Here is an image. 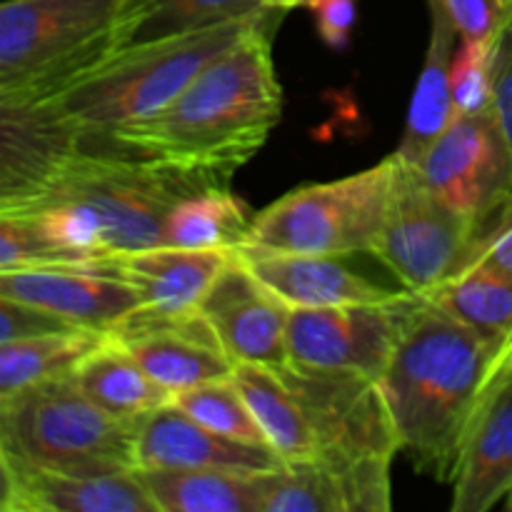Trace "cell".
I'll use <instances>...</instances> for the list:
<instances>
[{"mask_svg": "<svg viewBox=\"0 0 512 512\" xmlns=\"http://www.w3.org/2000/svg\"><path fill=\"white\" fill-rule=\"evenodd\" d=\"M285 10H270L233 48L205 65L175 100L123 125L108 143L213 185H230L263 150L283 113L273 35Z\"/></svg>", "mask_w": 512, "mask_h": 512, "instance_id": "cell-1", "label": "cell"}, {"mask_svg": "<svg viewBox=\"0 0 512 512\" xmlns=\"http://www.w3.org/2000/svg\"><path fill=\"white\" fill-rule=\"evenodd\" d=\"M208 185L140 155L83 145L43 188L0 203V215L35 220L60 248L90 263L163 245L173 205Z\"/></svg>", "mask_w": 512, "mask_h": 512, "instance_id": "cell-2", "label": "cell"}, {"mask_svg": "<svg viewBox=\"0 0 512 512\" xmlns=\"http://www.w3.org/2000/svg\"><path fill=\"white\" fill-rule=\"evenodd\" d=\"M498 355V345L418 300L378 388L398 448L420 473L453 483L465 430Z\"/></svg>", "mask_w": 512, "mask_h": 512, "instance_id": "cell-3", "label": "cell"}, {"mask_svg": "<svg viewBox=\"0 0 512 512\" xmlns=\"http://www.w3.org/2000/svg\"><path fill=\"white\" fill-rule=\"evenodd\" d=\"M145 0H3L0 95L58 100L140 38Z\"/></svg>", "mask_w": 512, "mask_h": 512, "instance_id": "cell-4", "label": "cell"}, {"mask_svg": "<svg viewBox=\"0 0 512 512\" xmlns=\"http://www.w3.org/2000/svg\"><path fill=\"white\" fill-rule=\"evenodd\" d=\"M273 8L183 33L140 38L113 60L60 95V105L83 133L85 145L108 143L123 125L143 120L178 98L185 85L233 48Z\"/></svg>", "mask_w": 512, "mask_h": 512, "instance_id": "cell-5", "label": "cell"}, {"mask_svg": "<svg viewBox=\"0 0 512 512\" xmlns=\"http://www.w3.org/2000/svg\"><path fill=\"white\" fill-rule=\"evenodd\" d=\"M295 390L313 438V460L343 483L350 512L390 510V465L398 453L378 380L278 365Z\"/></svg>", "mask_w": 512, "mask_h": 512, "instance_id": "cell-6", "label": "cell"}, {"mask_svg": "<svg viewBox=\"0 0 512 512\" xmlns=\"http://www.w3.org/2000/svg\"><path fill=\"white\" fill-rule=\"evenodd\" d=\"M0 440L25 468L58 473L135 468L133 428L100 410L70 375L0 403Z\"/></svg>", "mask_w": 512, "mask_h": 512, "instance_id": "cell-7", "label": "cell"}, {"mask_svg": "<svg viewBox=\"0 0 512 512\" xmlns=\"http://www.w3.org/2000/svg\"><path fill=\"white\" fill-rule=\"evenodd\" d=\"M395 158L328 183L290 190L253 215L240 245L348 258L375 248L393 190Z\"/></svg>", "mask_w": 512, "mask_h": 512, "instance_id": "cell-8", "label": "cell"}, {"mask_svg": "<svg viewBox=\"0 0 512 512\" xmlns=\"http://www.w3.org/2000/svg\"><path fill=\"white\" fill-rule=\"evenodd\" d=\"M478 230L480 223L428 188L418 165L395 158L388 215L370 255L403 283V290L423 295L463 268Z\"/></svg>", "mask_w": 512, "mask_h": 512, "instance_id": "cell-9", "label": "cell"}, {"mask_svg": "<svg viewBox=\"0 0 512 512\" xmlns=\"http://www.w3.org/2000/svg\"><path fill=\"white\" fill-rule=\"evenodd\" d=\"M418 300L405 293L388 303L290 308L288 363L378 380Z\"/></svg>", "mask_w": 512, "mask_h": 512, "instance_id": "cell-10", "label": "cell"}, {"mask_svg": "<svg viewBox=\"0 0 512 512\" xmlns=\"http://www.w3.org/2000/svg\"><path fill=\"white\" fill-rule=\"evenodd\" d=\"M428 188L483 223L512 195V148L495 108L458 113L418 163Z\"/></svg>", "mask_w": 512, "mask_h": 512, "instance_id": "cell-11", "label": "cell"}, {"mask_svg": "<svg viewBox=\"0 0 512 512\" xmlns=\"http://www.w3.org/2000/svg\"><path fill=\"white\" fill-rule=\"evenodd\" d=\"M0 295L100 333H113L140 310L135 288L108 260L0 270Z\"/></svg>", "mask_w": 512, "mask_h": 512, "instance_id": "cell-12", "label": "cell"}, {"mask_svg": "<svg viewBox=\"0 0 512 512\" xmlns=\"http://www.w3.org/2000/svg\"><path fill=\"white\" fill-rule=\"evenodd\" d=\"M512 490V343L500 348L453 475V512H488Z\"/></svg>", "mask_w": 512, "mask_h": 512, "instance_id": "cell-13", "label": "cell"}, {"mask_svg": "<svg viewBox=\"0 0 512 512\" xmlns=\"http://www.w3.org/2000/svg\"><path fill=\"white\" fill-rule=\"evenodd\" d=\"M200 315L218 335L225 355L235 365L288 363V318L285 305L273 290L265 288L233 250L230 263L210 285Z\"/></svg>", "mask_w": 512, "mask_h": 512, "instance_id": "cell-14", "label": "cell"}, {"mask_svg": "<svg viewBox=\"0 0 512 512\" xmlns=\"http://www.w3.org/2000/svg\"><path fill=\"white\" fill-rule=\"evenodd\" d=\"M110 335L170 395L210 380L230 378L235 370L218 335L200 313L160 318L138 310Z\"/></svg>", "mask_w": 512, "mask_h": 512, "instance_id": "cell-15", "label": "cell"}, {"mask_svg": "<svg viewBox=\"0 0 512 512\" xmlns=\"http://www.w3.org/2000/svg\"><path fill=\"white\" fill-rule=\"evenodd\" d=\"M83 145L60 100L0 95V203L43 188Z\"/></svg>", "mask_w": 512, "mask_h": 512, "instance_id": "cell-16", "label": "cell"}, {"mask_svg": "<svg viewBox=\"0 0 512 512\" xmlns=\"http://www.w3.org/2000/svg\"><path fill=\"white\" fill-rule=\"evenodd\" d=\"M135 468L143 470H225L258 475L283 465L265 445L230 440L190 418L170 400L133 428Z\"/></svg>", "mask_w": 512, "mask_h": 512, "instance_id": "cell-17", "label": "cell"}, {"mask_svg": "<svg viewBox=\"0 0 512 512\" xmlns=\"http://www.w3.org/2000/svg\"><path fill=\"white\" fill-rule=\"evenodd\" d=\"M235 255L265 288L273 290L290 308L388 303L408 293V290L398 293L375 285L373 280L350 270L333 255L283 253V250L250 248V245H238Z\"/></svg>", "mask_w": 512, "mask_h": 512, "instance_id": "cell-18", "label": "cell"}, {"mask_svg": "<svg viewBox=\"0 0 512 512\" xmlns=\"http://www.w3.org/2000/svg\"><path fill=\"white\" fill-rule=\"evenodd\" d=\"M233 250H185L158 245L108 258L133 285L140 310L160 318L200 313L210 285L230 263Z\"/></svg>", "mask_w": 512, "mask_h": 512, "instance_id": "cell-19", "label": "cell"}, {"mask_svg": "<svg viewBox=\"0 0 512 512\" xmlns=\"http://www.w3.org/2000/svg\"><path fill=\"white\" fill-rule=\"evenodd\" d=\"M20 512H160L138 468L58 473L15 463Z\"/></svg>", "mask_w": 512, "mask_h": 512, "instance_id": "cell-20", "label": "cell"}, {"mask_svg": "<svg viewBox=\"0 0 512 512\" xmlns=\"http://www.w3.org/2000/svg\"><path fill=\"white\" fill-rule=\"evenodd\" d=\"M428 5L430 43L428 50H425L418 83H415L413 100H410L403 140H400L398 150L393 153L395 158L413 165L420 163L430 143L455 118L453 90H450V63H453V53L460 35L453 28L448 15H445V10L435 0H428Z\"/></svg>", "mask_w": 512, "mask_h": 512, "instance_id": "cell-21", "label": "cell"}, {"mask_svg": "<svg viewBox=\"0 0 512 512\" xmlns=\"http://www.w3.org/2000/svg\"><path fill=\"white\" fill-rule=\"evenodd\" d=\"M70 378L100 410L130 428L173 400L110 333L75 365Z\"/></svg>", "mask_w": 512, "mask_h": 512, "instance_id": "cell-22", "label": "cell"}, {"mask_svg": "<svg viewBox=\"0 0 512 512\" xmlns=\"http://www.w3.org/2000/svg\"><path fill=\"white\" fill-rule=\"evenodd\" d=\"M108 333L90 328H68L35 333L0 343V403L13 400L48 380L63 378L103 343Z\"/></svg>", "mask_w": 512, "mask_h": 512, "instance_id": "cell-23", "label": "cell"}, {"mask_svg": "<svg viewBox=\"0 0 512 512\" xmlns=\"http://www.w3.org/2000/svg\"><path fill=\"white\" fill-rule=\"evenodd\" d=\"M235 385L243 393L255 423L283 463L313 460V438L300 400L278 368L240 363L233 370Z\"/></svg>", "mask_w": 512, "mask_h": 512, "instance_id": "cell-24", "label": "cell"}, {"mask_svg": "<svg viewBox=\"0 0 512 512\" xmlns=\"http://www.w3.org/2000/svg\"><path fill=\"white\" fill-rule=\"evenodd\" d=\"M473 333L503 348L512 335V275L465 265L448 280L420 295Z\"/></svg>", "mask_w": 512, "mask_h": 512, "instance_id": "cell-25", "label": "cell"}, {"mask_svg": "<svg viewBox=\"0 0 512 512\" xmlns=\"http://www.w3.org/2000/svg\"><path fill=\"white\" fill-rule=\"evenodd\" d=\"M253 210L230 185H208L183 195L165 220L163 245L185 250H235L248 235Z\"/></svg>", "mask_w": 512, "mask_h": 512, "instance_id": "cell-26", "label": "cell"}, {"mask_svg": "<svg viewBox=\"0 0 512 512\" xmlns=\"http://www.w3.org/2000/svg\"><path fill=\"white\" fill-rule=\"evenodd\" d=\"M160 512H260V475L225 470H143Z\"/></svg>", "mask_w": 512, "mask_h": 512, "instance_id": "cell-27", "label": "cell"}, {"mask_svg": "<svg viewBox=\"0 0 512 512\" xmlns=\"http://www.w3.org/2000/svg\"><path fill=\"white\" fill-rule=\"evenodd\" d=\"M260 512H350V505L338 475L308 460L260 475Z\"/></svg>", "mask_w": 512, "mask_h": 512, "instance_id": "cell-28", "label": "cell"}, {"mask_svg": "<svg viewBox=\"0 0 512 512\" xmlns=\"http://www.w3.org/2000/svg\"><path fill=\"white\" fill-rule=\"evenodd\" d=\"M173 403L183 408L190 418H195L205 428L215 430V433L225 435V438L270 448L263 430L255 423L253 413H250L248 403H245L243 393L235 385L233 375L223 380H210V383L195 385V388L183 390V393H175Z\"/></svg>", "mask_w": 512, "mask_h": 512, "instance_id": "cell-29", "label": "cell"}, {"mask_svg": "<svg viewBox=\"0 0 512 512\" xmlns=\"http://www.w3.org/2000/svg\"><path fill=\"white\" fill-rule=\"evenodd\" d=\"M145 8H148V20L140 38L228 23L258 13L263 5L258 0H145Z\"/></svg>", "mask_w": 512, "mask_h": 512, "instance_id": "cell-30", "label": "cell"}, {"mask_svg": "<svg viewBox=\"0 0 512 512\" xmlns=\"http://www.w3.org/2000/svg\"><path fill=\"white\" fill-rule=\"evenodd\" d=\"M495 48L498 43H483V40H458L455 45L453 63H450L455 115L493 108Z\"/></svg>", "mask_w": 512, "mask_h": 512, "instance_id": "cell-31", "label": "cell"}, {"mask_svg": "<svg viewBox=\"0 0 512 512\" xmlns=\"http://www.w3.org/2000/svg\"><path fill=\"white\" fill-rule=\"evenodd\" d=\"M50 263H83L43 233L35 220L0 215V270ZM93 263V260H90Z\"/></svg>", "mask_w": 512, "mask_h": 512, "instance_id": "cell-32", "label": "cell"}, {"mask_svg": "<svg viewBox=\"0 0 512 512\" xmlns=\"http://www.w3.org/2000/svg\"><path fill=\"white\" fill-rule=\"evenodd\" d=\"M460 40L498 43L500 35L512 25V0H435Z\"/></svg>", "mask_w": 512, "mask_h": 512, "instance_id": "cell-33", "label": "cell"}, {"mask_svg": "<svg viewBox=\"0 0 512 512\" xmlns=\"http://www.w3.org/2000/svg\"><path fill=\"white\" fill-rule=\"evenodd\" d=\"M473 263L512 275V195L488 220L480 223L473 248L465 260V265Z\"/></svg>", "mask_w": 512, "mask_h": 512, "instance_id": "cell-34", "label": "cell"}, {"mask_svg": "<svg viewBox=\"0 0 512 512\" xmlns=\"http://www.w3.org/2000/svg\"><path fill=\"white\" fill-rule=\"evenodd\" d=\"M68 328H78V325H70L65 320L55 318V315H48L43 310H35L30 305L0 295V343L10 338H23V335L55 333V330Z\"/></svg>", "mask_w": 512, "mask_h": 512, "instance_id": "cell-35", "label": "cell"}, {"mask_svg": "<svg viewBox=\"0 0 512 512\" xmlns=\"http://www.w3.org/2000/svg\"><path fill=\"white\" fill-rule=\"evenodd\" d=\"M318 33L330 48L343 50L355 23V0H313L310 3Z\"/></svg>", "mask_w": 512, "mask_h": 512, "instance_id": "cell-36", "label": "cell"}, {"mask_svg": "<svg viewBox=\"0 0 512 512\" xmlns=\"http://www.w3.org/2000/svg\"><path fill=\"white\" fill-rule=\"evenodd\" d=\"M493 108L512 148V25L500 35L498 48H495Z\"/></svg>", "mask_w": 512, "mask_h": 512, "instance_id": "cell-37", "label": "cell"}, {"mask_svg": "<svg viewBox=\"0 0 512 512\" xmlns=\"http://www.w3.org/2000/svg\"><path fill=\"white\" fill-rule=\"evenodd\" d=\"M0 512H20L18 468L3 440H0Z\"/></svg>", "mask_w": 512, "mask_h": 512, "instance_id": "cell-38", "label": "cell"}, {"mask_svg": "<svg viewBox=\"0 0 512 512\" xmlns=\"http://www.w3.org/2000/svg\"><path fill=\"white\" fill-rule=\"evenodd\" d=\"M263 8H273V10H293V8H310L313 0H258Z\"/></svg>", "mask_w": 512, "mask_h": 512, "instance_id": "cell-39", "label": "cell"}, {"mask_svg": "<svg viewBox=\"0 0 512 512\" xmlns=\"http://www.w3.org/2000/svg\"><path fill=\"white\" fill-rule=\"evenodd\" d=\"M503 503H505V508H508V510L512 512V490H510V493H508V498L503 500Z\"/></svg>", "mask_w": 512, "mask_h": 512, "instance_id": "cell-40", "label": "cell"}, {"mask_svg": "<svg viewBox=\"0 0 512 512\" xmlns=\"http://www.w3.org/2000/svg\"><path fill=\"white\" fill-rule=\"evenodd\" d=\"M510 343H512V335H510Z\"/></svg>", "mask_w": 512, "mask_h": 512, "instance_id": "cell-41", "label": "cell"}]
</instances>
